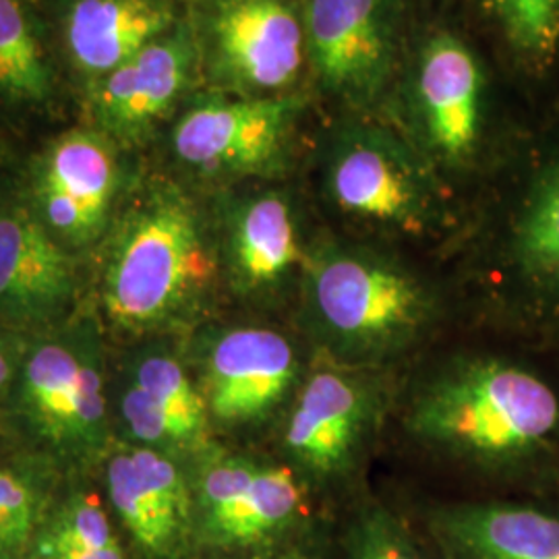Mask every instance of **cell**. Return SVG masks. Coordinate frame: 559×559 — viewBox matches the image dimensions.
Returning a JSON list of instances; mask_svg holds the SVG:
<instances>
[{"mask_svg": "<svg viewBox=\"0 0 559 559\" xmlns=\"http://www.w3.org/2000/svg\"><path fill=\"white\" fill-rule=\"evenodd\" d=\"M90 260L102 321L133 338L189 320L221 270L218 239L200 203L143 158Z\"/></svg>", "mask_w": 559, "mask_h": 559, "instance_id": "cell-1", "label": "cell"}, {"mask_svg": "<svg viewBox=\"0 0 559 559\" xmlns=\"http://www.w3.org/2000/svg\"><path fill=\"white\" fill-rule=\"evenodd\" d=\"M420 440L480 460L519 459L559 427L556 390L516 362H462L431 381L411 413Z\"/></svg>", "mask_w": 559, "mask_h": 559, "instance_id": "cell-2", "label": "cell"}, {"mask_svg": "<svg viewBox=\"0 0 559 559\" xmlns=\"http://www.w3.org/2000/svg\"><path fill=\"white\" fill-rule=\"evenodd\" d=\"M102 321L75 316L34 336L9 402L23 431L50 456L96 459L112 448Z\"/></svg>", "mask_w": 559, "mask_h": 559, "instance_id": "cell-3", "label": "cell"}, {"mask_svg": "<svg viewBox=\"0 0 559 559\" xmlns=\"http://www.w3.org/2000/svg\"><path fill=\"white\" fill-rule=\"evenodd\" d=\"M307 299L321 334L355 359L404 348L433 318V299L413 274L334 245L307 261Z\"/></svg>", "mask_w": 559, "mask_h": 559, "instance_id": "cell-4", "label": "cell"}, {"mask_svg": "<svg viewBox=\"0 0 559 559\" xmlns=\"http://www.w3.org/2000/svg\"><path fill=\"white\" fill-rule=\"evenodd\" d=\"M138 162L100 131L73 119L23 147L17 177L50 235L90 261Z\"/></svg>", "mask_w": 559, "mask_h": 559, "instance_id": "cell-5", "label": "cell"}, {"mask_svg": "<svg viewBox=\"0 0 559 559\" xmlns=\"http://www.w3.org/2000/svg\"><path fill=\"white\" fill-rule=\"evenodd\" d=\"M299 104L290 96L195 92L162 133L168 156L203 180L267 179L284 170Z\"/></svg>", "mask_w": 559, "mask_h": 559, "instance_id": "cell-6", "label": "cell"}, {"mask_svg": "<svg viewBox=\"0 0 559 559\" xmlns=\"http://www.w3.org/2000/svg\"><path fill=\"white\" fill-rule=\"evenodd\" d=\"M187 17L205 90L284 96L297 80L307 32L293 0H191Z\"/></svg>", "mask_w": 559, "mask_h": 559, "instance_id": "cell-7", "label": "cell"}, {"mask_svg": "<svg viewBox=\"0 0 559 559\" xmlns=\"http://www.w3.org/2000/svg\"><path fill=\"white\" fill-rule=\"evenodd\" d=\"M201 85L200 48L185 17L92 85L78 100L75 119L100 131L124 154L143 158Z\"/></svg>", "mask_w": 559, "mask_h": 559, "instance_id": "cell-8", "label": "cell"}, {"mask_svg": "<svg viewBox=\"0 0 559 559\" xmlns=\"http://www.w3.org/2000/svg\"><path fill=\"white\" fill-rule=\"evenodd\" d=\"M17 158L0 168V323L38 336L75 318L87 260L38 218L21 189Z\"/></svg>", "mask_w": 559, "mask_h": 559, "instance_id": "cell-9", "label": "cell"}, {"mask_svg": "<svg viewBox=\"0 0 559 559\" xmlns=\"http://www.w3.org/2000/svg\"><path fill=\"white\" fill-rule=\"evenodd\" d=\"M75 106L81 96L187 17L180 0H38Z\"/></svg>", "mask_w": 559, "mask_h": 559, "instance_id": "cell-10", "label": "cell"}, {"mask_svg": "<svg viewBox=\"0 0 559 559\" xmlns=\"http://www.w3.org/2000/svg\"><path fill=\"white\" fill-rule=\"evenodd\" d=\"M191 487L198 540L222 551L276 539L302 508V489L290 468L242 456H207Z\"/></svg>", "mask_w": 559, "mask_h": 559, "instance_id": "cell-11", "label": "cell"}, {"mask_svg": "<svg viewBox=\"0 0 559 559\" xmlns=\"http://www.w3.org/2000/svg\"><path fill=\"white\" fill-rule=\"evenodd\" d=\"M106 496L145 558H187L198 543L191 477L177 456L124 441L112 445L106 459Z\"/></svg>", "mask_w": 559, "mask_h": 559, "instance_id": "cell-12", "label": "cell"}, {"mask_svg": "<svg viewBox=\"0 0 559 559\" xmlns=\"http://www.w3.org/2000/svg\"><path fill=\"white\" fill-rule=\"evenodd\" d=\"M201 396L210 423L253 425L272 415L293 390L299 360L290 340L270 328H228L201 353Z\"/></svg>", "mask_w": 559, "mask_h": 559, "instance_id": "cell-13", "label": "cell"}, {"mask_svg": "<svg viewBox=\"0 0 559 559\" xmlns=\"http://www.w3.org/2000/svg\"><path fill=\"white\" fill-rule=\"evenodd\" d=\"M78 117L36 0H0V129L25 145Z\"/></svg>", "mask_w": 559, "mask_h": 559, "instance_id": "cell-14", "label": "cell"}, {"mask_svg": "<svg viewBox=\"0 0 559 559\" xmlns=\"http://www.w3.org/2000/svg\"><path fill=\"white\" fill-rule=\"evenodd\" d=\"M328 193L344 214L383 228L417 230L431 195L417 166L396 143L378 133H350L328 164Z\"/></svg>", "mask_w": 559, "mask_h": 559, "instance_id": "cell-15", "label": "cell"}, {"mask_svg": "<svg viewBox=\"0 0 559 559\" xmlns=\"http://www.w3.org/2000/svg\"><path fill=\"white\" fill-rule=\"evenodd\" d=\"M307 55L328 90L348 100L380 92L392 62L388 0H309Z\"/></svg>", "mask_w": 559, "mask_h": 559, "instance_id": "cell-16", "label": "cell"}, {"mask_svg": "<svg viewBox=\"0 0 559 559\" xmlns=\"http://www.w3.org/2000/svg\"><path fill=\"white\" fill-rule=\"evenodd\" d=\"M423 129L445 160H464L479 145L485 127L487 81L471 46L440 34L423 48L417 69Z\"/></svg>", "mask_w": 559, "mask_h": 559, "instance_id": "cell-17", "label": "cell"}, {"mask_svg": "<svg viewBox=\"0 0 559 559\" xmlns=\"http://www.w3.org/2000/svg\"><path fill=\"white\" fill-rule=\"evenodd\" d=\"M221 267L230 284L245 295L274 290L288 278L300 260L297 216L278 191L242 195L224 210Z\"/></svg>", "mask_w": 559, "mask_h": 559, "instance_id": "cell-18", "label": "cell"}, {"mask_svg": "<svg viewBox=\"0 0 559 559\" xmlns=\"http://www.w3.org/2000/svg\"><path fill=\"white\" fill-rule=\"evenodd\" d=\"M369 417L371 399L360 381L340 371H316L288 419V454L307 473L334 477L359 450Z\"/></svg>", "mask_w": 559, "mask_h": 559, "instance_id": "cell-19", "label": "cell"}, {"mask_svg": "<svg viewBox=\"0 0 559 559\" xmlns=\"http://www.w3.org/2000/svg\"><path fill=\"white\" fill-rule=\"evenodd\" d=\"M508 258L524 290L559 318V127L543 143L512 212Z\"/></svg>", "mask_w": 559, "mask_h": 559, "instance_id": "cell-20", "label": "cell"}, {"mask_svg": "<svg viewBox=\"0 0 559 559\" xmlns=\"http://www.w3.org/2000/svg\"><path fill=\"white\" fill-rule=\"evenodd\" d=\"M440 531L462 559H559V519L537 508L460 506Z\"/></svg>", "mask_w": 559, "mask_h": 559, "instance_id": "cell-21", "label": "cell"}, {"mask_svg": "<svg viewBox=\"0 0 559 559\" xmlns=\"http://www.w3.org/2000/svg\"><path fill=\"white\" fill-rule=\"evenodd\" d=\"M512 69L543 85L559 73V0H491Z\"/></svg>", "mask_w": 559, "mask_h": 559, "instance_id": "cell-22", "label": "cell"}, {"mask_svg": "<svg viewBox=\"0 0 559 559\" xmlns=\"http://www.w3.org/2000/svg\"><path fill=\"white\" fill-rule=\"evenodd\" d=\"M52 503L46 464H0V559H25L34 551Z\"/></svg>", "mask_w": 559, "mask_h": 559, "instance_id": "cell-23", "label": "cell"}, {"mask_svg": "<svg viewBox=\"0 0 559 559\" xmlns=\"http://www.w3.org/2000/svg\"><path fill=\"white\" fill-rule=\"evenodd\" d=\"M122 376L158 402L201 443H207L210 415L200 385L175 355L162 346H145L127 360Z\"/></svg>", "mask_w": 559, "mask_h": 559, "instance_id": "cell-24", "label": "cell"}, {"mask_svg": "<svg viewBox=\"0 0 559 559\" xmlns=\"http://www.w3.org/2000/svg\"><path fill=\"white\" fill-rule=\"evenodd\" d=\"M40 535L64 540L90 558L127 559L104 501L90 489H75L55 501Z\"/></svg>", "mask_w": 559, "mask_h": 559, "instance_id": "cell-25", "label": "cell"}, {"mask_svg": "<svg viewBox=\"0 0 559 559\" xmlns=\"http://www.w3.org/2000/svg\"><path fill=\"white\" fill-rule=\"evenodd\" d=\"M110 413L112 420L117 417L127 433L124 443L160 450L173 456L205 448L185 425L124 376L120 378L117 400L110 399Z\"/></svg>", "mask_w": 559, "mask_h": 559, "instance_id": "cell-26", "label": "cell"}, {"mask_svg": "<svg viewBox=\"0 0 559 559\" xmlns=\"http://www.w3.org/2000/svg\"><path fill=\"white\" fill-rule=\"evenodd\" d=\"M353 559H425L394 520L383 512L360 522L353 543Z\"/></svg>", "mask_w": 559, "mask_h": 559, "instance_id": "cell-27", "label": "cell"}, {"mask_svg": "<svg viewBox=\"0 0 559 559\" xmlns=\"http://www.w3.org/2000/svg\"><path fill=\"white\" fill-rule=\"evenodd\" d=\"M34 336L21 334L0 323V413L9 408V402L20 376L21 362Z\"/></svg>", "mask_w": 559, "mask_h": 559, "instance_id": "cell-28", "label": "cell"}, {"mask_svg": "<svg viewBox=\"0 0 559 559\" xmlns=\"http://www.w3.org/2000/svg\"><path fill=\"white\" fill-rule=\"evenodd\" d=\"M23 147H25L23 141L13 138V135H9L7 131L0 129V168H2L4 164H9V162L15 160V158L20 156Z\"/></svg>", "mask_w": 559, "mask_h": 559, "instance_id": "cell-29", "label": "cell"}, {"mask_svg": "<svg viewBox=\"0 0 559 559\" xmlns=\"http://www.w3.org/2000/svg\"><path fill=\"white\" fill-rule=\"evenodd\" d=\"M253 559H307L302 556H272V558H253Z\"/></svg>", "mask_w": 559, "mask_h": 559, "instance_id": "cell-30", "label": "cell"}, {"mask_svg": "<svg viewBox=\"0 0 559 559\" xmlns=\"http://www.w3.org/2000/svg\"><path fill=\"white\" fill-rule=\"evenodd\" d=\"M180 2H185V4H189V2H191V0H180Z\"/></svg>", "mask_w": 559, "mask_h": 559, "instance_id": "cell-31", "label": "cell"}, {"mask_svg": "<svg viewBox=\"0 0 559 559\" xmlns=\"http://www.w3.org/2000/svg\"><path fill=\"white\" fill-rule=\"evenodd\" d=\"M36 2H38V0H36Z\"/></svg>", "mask_w": 559, "mask_h": 559, "instance_id": "cell-32", "label": "cell"}]
</instances>
